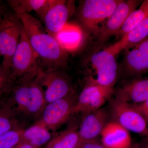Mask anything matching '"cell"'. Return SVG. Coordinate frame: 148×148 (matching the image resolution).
I'll return each instance as SVG.
<instances>
[{
  "instance_id": "1",
  "label": "cell",
  "mask_w": 148,
  "mask_h": 148,
  "mask_svg": "<svg viewBox=\"0 0 148 148\" xmlns=\"http://www.w3.org/2000/svg\"><path fill=\"white\" fill-rule=\"evenodd\" d=\"M32 47L40 61L42 66L47 69L60 70L67 64L68 55L52 35L44 31L39 21L29 14L18 16Z\"/></svg>"
},
{
  "instance_id": "2",
  "label": "cell",
  "mask_w": 148,
  "mask_h": 148,
  "mask_svg": "<svg viewBox=\"0 0 148 148\" xmlns=\"http://www.w3.org/2000/svg\"><path fill=\"white\" fill-rule=\"evenodd\" d=\"M12 90V98L10 100L17 115L21 114L33 119L39 116L47 104L38 73L36 76H26L19 79L18 85Z\"/></svg>"
},
{
  "instance_id": "3",
  "label": "cell",
  "mask_w": 148,
  "mask_h": 148,
  "mask_svg": "<svg viewBox=\"0 0 148 148\" xmlns=\"http://www.w3.org/2000/svg\"><path fill=\"white\" fill-rule=\"evenodd\" d=\"M122 0H85L78 9V17L84 30L97 35L98 25L109 18Z\"/></svg>"
},
{
  "instance_id": "4",
  "label": "cell",
  "mask_w": 148,
  "mask_h": 148,
  "mask_svg": "<svg viewBox=\"0 0 148 148\" xmlns=\"http://www.w3.org/2000/svg\"><path fill=\"white\" fill-rule=\"evenodd\" d=\"M39 60L23 29L12 60L10 70L12 78L37 75L42 68Z\"/></svg>"
},
{
  "instance_id": "5",
  "label": "cell",
  "mask_w": 148,
  "mask_h": 148,
  "mask_svg": "<svg viewBox=\"0 0 148 148\" xmlns=\"http://www.w3.org/2000/svg\"><path fill=\"white\" fill-rule=\"evenodd\" d=\"M23 27L14 12H7L0 22V55L3 57L2 66L10 71L12 57L18 42Z\"/></svg>"
},
{
  "instance_id": "6",
  "label": "cell",
  "mask_w": 148,
  "mask_h": 148,
  "mask_svg": "<svg viewBox=\"0 0 148 148\" xmlns=\"http://www.w3.org/2000/svg\"><path fill=\"white\" fill-rule=\"evenodd\" d=\"M109 114L113 121L128 131L145 137L148 136V123L131 104L114 98L110 103Z\"/></svg>"
},
{
  "instance_id": "7",
  "label": "cell",
  "mask_w": 148,
  "mask_h": 148,
  "mask_svg": "<svg viewBox=\"0 0 148 148\" xmlns=\"http://www.w3.org/2000/svg\"><path fill=\"white\" fill-rule=\"evenodd\" d=\"M119 53L115 45L93 54L90 62L97 75L98 84L107 87H114L118 78V66L116 56Z\"/></svg>"
},
{
  "instance_id": "8",
  "label": "cell",
  "mask_w": 148,
  "mask_h": 148,
  "mask_svg": "<svg viewBox=\"0 0 148 148\" xmlns=\"http://www.w3.org/2000/svg\"><path fill=\"white\" fill-rule=\"evenodd\" d=\"M74 93L49 103L46 106L36 124L54 130L63 124L73 114L77 103Z\"/></svg>"
},
{
  "instance_id": "9",
  "label": "cell",
  "mask_w": 148,
  "mask_h": 148,
  "mask_svg": "<svg viewBox=\"0 0 148 148\" xmlns=\"http://www.w3.org/2000/svg\"><path fill=\"white\" fill-rule=\"evenodd\" d=\"M114 92V87L101 85L91 79L80 93L73 113L81 112L85 114L101 108L110 99Z\"/></svg>"
},
{
  "instance_id": "10",
  "label": "cell",
  "mask_w": 148,
  "mask_h": 148,
  "mask_svg": "<svg viewBox=\"0 0 148 148\" xmlns=\"http://www.w3.org/2000/svg\"><path fill=\"white\" fill-rule=\"evenodd\" d=\"M42 87L45 86V97L47 105L73 93L71 82L60 70L41 68L38 73Z\"/></svg>"
},
{
  "instance_id": "11",
  "label": "cell",
  "mask_w": 148,
  "mask_h": 148,
  "mask_svg": "<svg viewBox=\"0 0 148 148\" xmlns=\"http://www.w3.org/2000/svg\"><path fill=\"white\" fill-rule=\"evenodd\" d=\"M139 0H122L105 25L100 27L97 36L99 43L103 44L113 36H116L131 12L142 3Z\"/></svg>"
},
{
  "instance_id": "12",
  "label": "cell",
  "mask_w": 148,
  "mask_h": 148,
  "mask_svg": "<svg viewBox=\"0 0 148 148\" xmlns=\"http://www.w3.org/2000/svg\"><path fill=\"white\" fill-rule=\"evenodd\" d=\"M126 51L124 71L127 76L141 77L148 72V36Z\"/></svg>"
},
{
  "instance_id": "13",
  "label": "cell",
  "mask_w": 148,
  "mask_h": 148,
  "mask_svg": "<svg viewBox=\"0 0 148 148\" xmlns=\"http://www.w3.org/2000/svg\"><path fill=\"white\" fill-rule=\"evenodd\" d=\"M75 10V1L58 0L47 12L43 19L48 33L53 36L61 32Z\"/></svg>"
},
{
  "instance_id": "14",
  "label": "cell",
  "mask_w": 148,
  "mask_h": 148,
  "mask_svg": "<svg viewBox=\"0 0 148 148\" xmlns=\"http://www.w3.org/2000/svg\"><path fill=\"white\" fill-rule=\"evenodd\" d=\"M115 99L131 105L140 104L148 99V77L133 78L114 89Z\"/></svg>"
},
{
  "instance_id": "15",
  "label": "cell",
  "mask_w": 148,
  "mask_h": 148,
  "mask_svg": "<svg viewBox=\"0 0 148 148\" xmlns=\"http://www.w3.org/2000/svg\"><path fill=\"white\" fill-rule=\"evenodd\" d=\"M109 114L102 108L85 114L78 131L82 144L95 140L101 135L109 122Z\"/></svg>"
},
{
  "instance_id": "16",
  "label": "cell",
  "mask_w": 148,
  "mask_h": 148,
  "mask_svg": "<svg viewBox=\"0 0 148 148\" xmlns=\"http://www.w3.org/2000/svg\"><path fill=\"white\" fill-rule=\"evenodd\" d=\"M101 135L106 148H128L132 145L128 130L113 121L108 123Z\"/></svg>"
},
{
  "instance_id": "17",
  "label": "cell",
  "mask_w": 148,
  "mask_h": 148,
  "mask_svg": "<svg viewBox=\"0 0 148 148\" xmlns=\"http://www.w3.org/2000/svg\"><path fill=\"white\" fill-rule=\"evenodd\" d=\"M53 37L67 52V51L75 50L79 47L83 38L82 30L73 25H66Z\"/></svg>"
},
{
  "instance_id": "18",
  "label": "cell",
  "mask_w": 148,
  "mask_h": 148,
  "mask_svg": "<svg viewBox=\"0 0 148 148\" xmlns=\"http://www.w3.org/2000/svg\"><path fill=\"white\" fill-rule=\"evenodd\" d=\"M47 0H9L7 3L17 16L34 11L42 19L45 14Z\"/></svg>"
},
{
  "instance_id": "19",
  "label": "cell",
  "mask_w": 148,
  "mask_h": 148,
  "mask_svg": "<svg viewBox=\"0 0 148 148\" xmlns=\"http://www.w3.org/2000/svg\"><path fill=\"white\" fill-rule=\"evenodd\" d=\"M148 36V16L115 44L120 52L133 47Z\"/></svg>"
},
{
  "instance_id": "20",
  "label": "cell",
  "mask_w": 148,
  "mask_h": 148,
  "mask_svg": "<svg viewBox=\"0 0 148 148\" xmlns=\"http://www.w3.org/2000/svg\"><path fill=\"white\" fill-rule=\"evenodd\" d=\"M148 16V0L143 1L138 8L129 14L121 29L117 33V39L120 40L129 33Z\"/></svg>"
},
{
  "instance_id": "21",
  "label": "cell",
  "mask_w": 148,
  "mask_h": 148,
  "mask_svg": "<svg viewBox=\"0 0 148 148\" xmlns=\"http://www.w3.org/2000/svg\"><path fill=\"white\" fill-rule=\"evenodd\" d=\"M81 144L78 131L70 128L51 140L47 148H79Z\"/></svg>"
},
{
  "instance_id": "22",
  "label": "cell",
  "mask_w": 148,
  "mask_h": 148,
  "mask_svg": "<svg viewBox=\"0 0 148 148\" xmlns=\"http://www.w3.org/2000/svg\"><path fill=\"white\" fill-rule=\"evenodd\" d=\"M51 138L47 128L35 123L24 130L21 141L29 143L35 148H38L48 142Z\"/></svg>"
},
{
  "instance_id": "23",
  "label": "cell",
  "mask_w": 148,
  "mask_h": 148,
  "mask_svg": "<svg viewBox=\"0 0 148 148\" xmlns=\"http://www.w3.org/2000/svg\"><path fill=\"white\" fill-rule=\"evenodd\" d=\"M17 114L10 100L0 102V135L17 128Z\"/></svg>"
},
{
  "instance_id": "24",
  "label": "cell",
  "mask_w": 148,
  "mask_h": 148,
  "mask_svg": "<svg viewBox=\"0 0 148 148\" xmlns=\"http://www.w3.org/2000/svg\"><path fill=\"white\" fill-rule=\"evenodd\" d=\"M24 130L20 127L0 135V148H13L22 141Z\"/></svg>"
},
{
  "instance_id": "25",
  "label": "cell",
  "mask_w": 148,
  "mask_h": 148,
  "mask_svg": "<svg viewBox=\"0 0 148 148\" xmlns=\"http://www.w3.org/2000/svg\"><path fill=\"white\" fill-rule=\"evenodd\" d=\"M14 80L10 71L0 66V95L12 90Z\"/></svg>"
},
{
  "instance_id": "26",
  "label": "cell",
  "mask_w": 148,
  "mask_h": 148,
  "mask_svg": "<svg viewBox=\"0 0 148 148\" xmlns=\"http://www.w3.org/2000/svg\"><path fill=\"white\" fill-rule=\"evenodd\" d=\"M132 105L148 123V99L143 103Z\"/></svg>"
},
{
  "instance_id": "27",
  "label": "cell",
  "mask_w": 148,
  "mask_h": 148,
  "mask_svg": "<svg viewBox=\"0 0 148 148\" xmlns=\"http://www.w3.org/2000/svg\"><path fill=\"white\" fill-rule=\"evenodd\" d=\"M79 148H106L97 141L96 139L84 142L82 144Z\"/></svg>"
},
{
  "instance_id": "28",
  "label": "cell",
  "mask_w": 148,
  "mask_h": 148,
  "mask_svg": "<svg viewBox=\"0 0 148 148\" xmlns=\"http://www.w3.org/2000/svg\"><path fill=\"white\" fill-rule=\"evenodd\" d=\"M13 148H35L29 143L21 141V143Z\"/></svg>"
},
{
  "instance_id": "29",
  "label": "cell",
  "mask_w": 148,
  "mask_h": 148,
  "mask_svg": "<svg viewBox=\"0 0 148 148\" xmlns=\"http://www.w3.org/2000/svg\"><path fill=\"white\" fill-rule=\"evenodd\" d=\"M7 13L5 5L3 3V2L0 1V18L3 17Z\"/></svg>"
},
{
  "instance_id": "30",
  "label": "cell",
  "mask_w": 148,
  "mask_h": 148,
  "mask_svg": "<svg viewBox=\"0 0 148 148\" xmlns=\"http://www.w3.org/2000/svg\"><path fill=\"white\" fill-rule=\"evenodd\" d=\"M139 148H148V136L140 142Z\"/></svg>"
},
{
  "instance_id": "31",
  "label": "cell",
  "mask_w": 148,
  "mask_h": 148,
  "mask_svg": "<svg viewBox=\"0 0 148 148\" xmlns=\"http://www.w3.org/2000/svg\"><path fill=\"white\" fill-rule=\"evenodd\" d=\"M140 147V143L132 144L128 148H139Z\"/></svg>"
},
{
  "instance_id": "32",
  "label": "cell",
  "mask_w": 148,
  "mask_h": 148,
  "mask_svg": "<svg viewBox=\"0 0 148 148\" xmlns=\"http://www.w3.org/2000/svg\"><path fill=\"white\" fill-rule=\"evenodd\" d=\"M3 17H1V18H0V22H1V20L2 18Z\"/></svg>"
},
{
  "instance_id": "33",
  "label": "cell",
  "mask_w": 148,
  "mask_h": 148,
  "mask_svg": "<svg viewBox=\"0 0 148 148\" xmlns=\"http://www.w3.org/2000/svg\"></svg>"
}]
</instances>
